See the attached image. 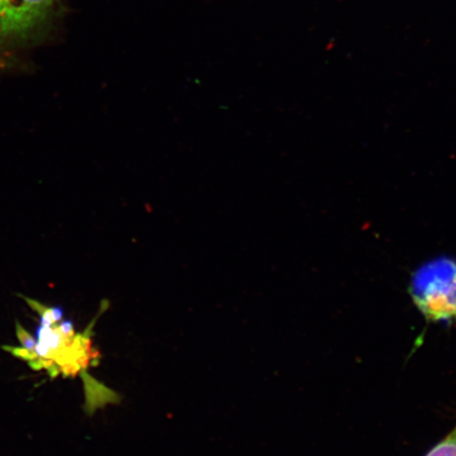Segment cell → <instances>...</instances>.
I'll list each match as a JSON object with an SVG mask.
<instances>
[{
    "instance_id": "4",
    "label": "cell",
    "mask_w": 456,
    "mask_h": 456,
    "mask_svg": "<svg viewBox=\"0 0 456 456\" xmlns=\"http://www.w3.org/2000/svg\"><path fill=\"white\" fill-rule=\"evenodd\" d=\"M426 456H456V427Z\"/></svg>"
},
{
    "instance_id": "2",
    "label": "cell",
    "mask_w": 456,
    "mask_h": 456,
    "mask_svg": "<svg viewBox=\"0 0 456 456\" xmlns=\"http://www.w3.org/2000/svg\"><path fill=\"white\" fill-rule=\"evenodd\" d=\"M67 13L65 0H0V76L27 69Z\"/></svg>"
},
{
    "instance_id": "3",
    "label": "cell",
    "mask_w": 456,
    "mask_h": 456,
    "mask_svg": "<svg viewBox=\"0 0 456 456\" xmlns=\"http://www.w3.org/2000/svg\"><path fill=\"white\" fill-rule=\"evenodd\" d=\"M414 305L435 322H456V261L441 258L416 271L410 287Z\"/></svg>"
},
{
    "instance_id": "1",
    "label": "cell",
    "mask_w": 456,
    "mask_h": 456,
    "mask_svg": "<svg viewBox=\"0 0 456 456\" xmlns=\"http://www.w3.org/2000/svg\"><path fill=\"white\" fill-rule=\"evenodd\" d=\"M24 300L39 317L36 342L30 351L4 346L5 351L25 361L33 370H45L53 379L60 375L76 378L99 362L100 353L93 339L94 322L85 332L78 333L73 322L64 319L61 307L28 297Z\"/></svg>"
}]
</instances>
